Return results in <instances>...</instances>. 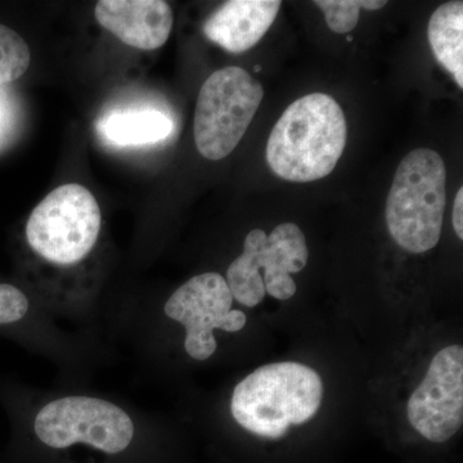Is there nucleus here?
Instances as JSON below:
<instances>
[{
	"label": "nucleus",
	"mask_w": 463,
	"mask_h": 463,
	"mask_svg": "<svg viewBox=\"0 0 463 463\" xmlns=\"http://www.w3.org/2000/svg\"><path fill=\"white\" fill-rule=\"evenodd\" d=\"M346 41H347V42H352V41H353L352 36H347Z\"/></svg>",
	"instance_id": "nucleus-19"
},
{
	"label": "nucleus",
	"mask_w": 463,
	"mask_h": 463,
	"mask_svg": "<svg viewBox=\"0 0 463 463\" xmlns=\"http://www.w3.org/2000/svg\"><path fill=\"white\" fill-rule=\"evenodd\" d=\"M323 401L321 376L297 362L261 365L233 390L231 412L241 428L279 440L291 426L315 419Z\"/></svg>",
	"instance_id": "nucleus-2"
},
{
	"label": "nucleus",
	"mask_w": 463,
	"mask_h": 463,
	"mask_svg": "<svg viewBox=\"0 0 463 463\" xmlns=\"http://www.w3.org/2000/svg\"><path fill=\"white\" fill-rule=\"evenodd\" d=\"M29 307L25 292L11 283H0V327L23 321Z\"/></svg>",
	"instance_id": "nucleus-16"
},
{
	"label": "nucleus",
	"mask_w": 463,
	"mask_h": 463,
	"mask_svg": "<svg viewBox=\"0 0 463 463\" xmlns=\"http://www.w3.org/2000/svg\"><path fill=\"white\" fill-rule=\"evenodd\" d=\"M102 214L83 185L67 183L33 210L26 240L36 255L52 264L74 265L90 255L99 240Z\"/></svg>",
	"instance_id": "nucleus-5"
},
{
	"label": "nucleus",
	"mask_w": 463,
	"mask_h": 463,
	"mask_svg": "<svg viewBox=\"0 0 463 463\" xmlns=\"http://www.w3.org/2000/svg\"><path fill=\"white\" fill-rule=\"evenodd\" d=\"M309 258L306 236L294 223H282L269 236L264 231L249 232L243 251L227 270L232 297L242 306L257 307L265 294L288 300L297 294V283L289 274L306 268Z\"/></svg>",
	"instance_id": "nucleus-4"
},
{
	"label": "nucleus",
	"mask_w": 463,
	"mask_h": 463,
	"mask_svg": "<svg viewBox=\"0 0 463 463\" xmlns=\"http://www.w3.org/2000/svg\"><path fill=\"white\" fill-rule=\"evenodd\" d=\"M33 431L45 446L65 449L83 443L118 455L132 443L129 414L103 399L66 397L51 402L33 420Z\"/></svg>",
	"instance_id": "nucleus-7"
},
{
	"label": "nucleus",
	"mask_w": 463,
	"mask_h": 463,
	"mask_svg": "<svg viewBox=\"0 0 463 463\" xmlns=\"http://www.w3.org/2000/svg\"><path fill=\"white\" fill-rule=\"evenodd\" d=\"M447 169L438 152L417 148L399 164L386 200L392 240L412 254L438 245L447 205Z\"/></svg>",
	"instance_id": "nucleus-3"
},
{
	"label": "nucleus",
	"mask_w": 463,
	"mask_h": 463,
	"mask_svg": "<svg viewBox=\"0 0 463 463\" xmlns=\"http://www.w3.org/2000/svg\"><path fill=\"white\" fill-rule=\"evenodd\" d=\"M325 14V20L332 32L347 33L355 29L359 21V11L362 8L367 11H377L385 7L386 2L379 0H317Z\"/></svg>",
	"instance_id": "nucleus-15"
},
{
	"label": "nucleus",
	"mask_w": 463,
	"mask_h": 463,
	"mask_svg": "<svg viewBox=\"0 0 463 463\" xmlns=\"http://www.w3.org/2000/svg\"><path fill=\"white\" fill-rule=\"evenodd\" d=\"M173 121L156 109H128L111 112L99 123V132L115 146H145L164 141L173 132Z\"/></svg>",
	"instance_id": "nucleus-12"
},
{
	"label": "nucleus",
	"mask_w": 463,
	"mask_h": 463,
	"mask_svg": "<svg viewBox=\"0 0 463 463\" xmlns=\"http://www.w3.org/2000/svg\"><path fill=\"white\" fill-rule=\"evenodd\" d=\"M233 297L227 281L219 273H203L192 277L169 298L165 315L184 326L185 352L196 361L214 355L218 343L215 328L239 332L245 327L246 316L232 309Z\"/></svg>",
	"instance_id": "nucleus-8"
},
{
	"label": "nucleus",
	"mask_w": 463,
	"mask_h": 463,
	"mask_svg": "<svg viewBox=\"0 0 463 463\" xmlns=\"http://www.w3.org/2000/svg\"><path fill=\"white\" fill-rule=\"evenodd\" d=\"M346 136L339 103L327 94H307L289 105L274 125L267 145L268 164L285 181H319L339 163Z\"/></svg>",
	"instance_id": "nucleus-1"
},
{
	"label": "nucleus",
	"mask_w": 463,
	"mask_h": 463,
	"mask_svg": "<svg viewBox=\"0 0 463 463\" xmlns=\"http://www.w3.org/2000/svg\"><path fill=\"white\" fill-rule=\"evenodd\" d=\"M411 426L431 443H446L463 423V347L449 345L431 359L407 403Z\"/></svg>",
	"instance_id": "nucleus-9"
},
{
	"label": "nucleus",
	"mask_w": 463,
	"mask_h": 463,
	"mask_svg": "<svg viewBox=\"0 0 463 463\" xmlns=\"http://www.w3.org/2000/svg\"><path fill=\"white\" fill-rule=\"evenodd\" d=\"M428 38L439 63L463 88V3L441 5L429 21Z\"/></svg>",
	"instance_id": "nucleus-13"
},
{
	"label": "nucleus",
	"mask_w": 463,
	"mask_h": 463,
	"mask_svg": "<svg viewBox=\"0 0 463 463\" xmlns=\"http://www.w3.org/2000/svg\"><path fill=\"white\" fill-rule=\"evenodd\" d=\"M264 90L242 67L213 72L201 87L194 111L196 147L207 160H223L239 146L263 100Z\"/></svg>",
	"instance_id": "nucleus-6"
},
{
	"label": "nucleus",
	"mask_w": 463,
	"mask_h": 463,
	"mask_svg": "<svg viewBox=\"0 0 463 463\" xmlns=\"http://www.w3.org/2000/svg\"><path fill=\"white\" fill-rule=\"evenodd\" d=\"M3 125V109L2 106H0V127Z\"/></svg>",
	"instance_id": "nucleus-18"
},
{
	"label": "nucleus",
	"mask_w": 463,
	"mask_h": 463,
	"mask_svg": "<svg viewBox=\"0 0 463 463\" xmlns=\"http://www.w3.org/2000/svg\"><path fill=\"white\" fill-rule=\"evenodd\" d=\"M463 188H459L458 192L456 194L455 206H453V228H455V232L457 237L459 240L463 239Z\"/></svg>",
	"instance_id": "nucleus-17"
},
{
	"label": "nucleus",
	"mask_w": 463,
	"mask_h": 463,
	"mask_svg": "<svg viewBox=\"0 0 463 463\" xmlns=\"http://www.w3.org/2000/svg\"><path fill=\"white\" fill-rule=\"evenodd\" d=\"M281 5L279 0H231L210 14L203 33L223 50L242 53L263 39Z\"/></svg>",
	"instance_id": "nucleus-11"
},
{
	"label": "nucleus",
	"mask_w": 463,
	"mask_h": 463,
	"mask_svg": "<svg viewBox=\"0 0 463 463\" xmlns=\"http://www.w3.org/2000/svg\"><path fill=\"white\" fill-rule=\"evenodd\" d=\"M32 52L20 33L0 24V84L12 83L25 74Z\"/></svg>",
	"instance_id": "nucleus-14"
},
{
	"label": "nucleus",
	"mask_w": 463,
	"mask_h": 463,
	"mask_svg": "<svg viewBox=\"0 0 463 463\" xmlns=\"http://www.w3.org/2000/svg\"><path fill=\"white\" fill-rule=\"evenodd\" d=\"M94 14L103 29L142 51L163 47L174 24L173 9L164 0H100Z\"/></svg>",
	"instance_id": "nucleus-10"
}]
</instances>
